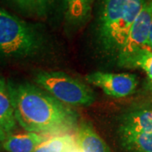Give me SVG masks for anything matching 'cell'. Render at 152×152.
<instances>
[{"instance_id": "1", "label": "cell", "mask_w": 152, "mask_h": 152, "mask_svg": "<svg viewBox=\"0 0 152 152\" xmlns=\"http://www.w3.org/2000/svg\"><path fill=\"white\" fill-rule=\"evenodd\" d=\"M9 86L15 119L23 129L48 137L75 132L79 117L69 106L32 84Z\"/></svg>"}, {"instance_id": "2", "label": "cell", "mask_w": 152, "mask_h": 152, "mask_svg": "<svg viewBox=\"0 0 152 152\" xmlns=\"http://www.w3.org/2000/svg\"><path fill=\"white\" fill-rule=\"evenodd\" d=\"M146 1L102 0L98 18L97 37L106 53L117 56Z\"/></svg>"}, {"instance_id": "3", "label": "cell", "mask_w": 152, "mask_h": 152, "mask_svg": "<svg viewBox=\"0 0 152 152\" xmlns=\"http://www.w3.org/2000/svg\"><path fill=\"white\" fill-rule=\"evenodd\" d=\"M43 47V38L37 29L0 8V55L23 59L34 57Z\"/></svg>"}, {"instance_id": "4", "label": "cell", "mask_w": 152, "mask_h": 152, "mask_svg": "<svg viewBox=\"0 0 152 152\" xmlns=\"http://www.w3.org/2000/svg\"><path fill=\"white\" fill-rule=\"evenodd\" d=\"M38 86L60 102L72 107H89L95 95L85 83L59 71H42L35 76Z\"/></svg>"}, {"instance_id": "5", "label": "cell", "mask_w": 152, "mask_h": 152, "mask_svg": "<svg viewBox=\"0 0 152 152\" xmlns=\"http://www.w3.org/2000/svg\"><path fill=\"white\" fill-rule=\"evenodd\" d=\"M118 135L128 152H152V108L135 109L124 114Z\"/></svg>"}, {"instance_id": "6", "label": "cell", "mask_w": 152, "mask_h": 152, "mask_svg": "<svg viewBox=\"0 0 152 152\" xmlns=\"http://www.w3.org/2000/svg\"><path fill=\"white\" fill-rule=\"evenodd\" d=\"M151 20L152 0H147L132 25L124 43L116 56L121 67H125L131 59L142 52L151 49L148 45Z\"/></svg>"}, {"instance_id": "7", "label": "cell", "mask_w": 152, "mask_h": 152, "mask_svg": "<svg viewBox=\"0 0 152 152\" xmlns=\"http://www.w3.org/2000/svg\"><path fill=\"white\" fill-rule=\"evenodd\" d=\"M88 84L100 88L113 98H124L135 91L139 79L135 75L129 73H108L96 71L86 76Z\"/></svg>"}, {"instance_id": "8", "label": "cell", "mask_w": 152, "mask_h": 152, "mask_svg": "<svg viewBox=\"0 0 152 152\" xmlns=\"http://www.w3.org/2000/svg\"><path fill=\"white\" fill-rule=\"evenodd\" d=\"M75 135L77 145L84 152H113L92 127L86 122L79 123Z\"/></svg>"}, {"instance_id": "9", "label": "cell", "mask_w": 152, "mask_h": 152, "mask_svg": "<svg viewBox=\"0 0 152 152\" xmlns=\"http://www.w3.org/2000/svg\"><path fill=\"white\" fill-rule=\"evenodd\" d=\"M48 138V136L31 132L12 134L2 144V147L6 152H34Z\"/></svg>"}, {"instance_id": "10", "label": "cell", "mask_w": 152, "mask_h": 152, "mask_svg": "<svg viewBox=\"0 0 152 152\" xmlns=\"http://www.w3.org/2000/svg\"><path fill=\"white\" fill-rule=\"evenodd\" d=\"M0 127L9 134H14L17 128L9 82L2 77H0Z\"/></svg>"}, {"instance_id": "11", "label": "cell", "mask_w": 152, "mask_h": 152, "mask_svg": "<svg viewBox=\"0 0 152 152\" xmlns=\"http://www.w3.org/2000/svg\"><path fill=\"white\" fill-rule=\"evenodd\" d=\"M67 23L73 27H80L90 19L94 0H64Z\"/></svg>"}, {"instance_id": "12", "label": "cell", "mask_w": 152, "mask_h": 152, "mask_svg": "<svg viewBox=\"0 0 152 152\" xmlns=\"http://www.w3.org/2000/svg\"><path fill=\"white\" fill-rule=\"evenodd\" d=\"M77 145L75 134L50 136L34 152H69Z\"/></svg>"}, {"instance_id": "13", "label": "cell", "mask_w": 152, "mask_h": 152, "mask_svg": "<svg viewBox=\"0 0 152 152\" xmlns=\"http://www.w3.org/2000/svg\"><path fill=\"white\" fill-rule=\"evenodd\" d=\"M125 68H140L145 72L149 81L152 84V49H147L131 59Z\"/></svg>"}, {"instance_id": "14", "label": "cell", "mask_w": 152, "mask_h": 152, "mask_svg": "<svg viewBox=\"0 0 152 152\" xmlns=\"http://www.w3.org/2000/svg\"><path fill=\"white\" fill-rule=\"evenodd\" d=\"M56 0H32L35 14L40 17L46 16Z\"/></svg>"}, {"instance_id": "15", "label": "cell", "mask_w": 152, "mask_h": 152, "mask_svg": "<svg viewBox=\"0 0 152 152\" xmlns=\"http://www.w3.org/2000/svg\"><path fill=\"white\" fill-rule=\"evenodd\" d=\"M13 5L25 15H36L32 0H9Z\"/></svg>"}, {"instance_id": "16", "label": "cell", "mask_w": 152, "mask_h": 152, "mask_svg": "<svg viewBox=\"0 0 152 152\" xmlns=\"http://www.w3.org/2000/svg\"><path fill=\"white\" fill-rule=\"evenodd\" d=\"M9 135L10 134L2 127H0V145H2V144L4 142V140L8 138Z\"/></svg>"}, {"instance_id": "17", "label": "cell", "mask_w": 152, "mask_h": 152, "mask_svg": "<svg viewBox=\"0 0 152 152\" xmlns=\"http://www.w3.org/2000/svg\"><path fill=\"white\" fill-rule=\"evenodd\" d=\"M148 45L152 49V20L151 26V31H150V37H149V41H148Z\"/></svg>"}, {"instance_id": "18", "label": "cell", "mask_w": 152, "mask_h": 152, "mask_svg": "<svg viewBox=\"0 0 152 152\" xmlns=\"http://www.w3.org/2000/svg\"><path fill=\"white\" fill-rule=\"evenodd\" d=\"M69 152H84V151H83L77 145H76L74 147V148H73V149H72V150H71Z\"/></svg>"}]
</instances>
